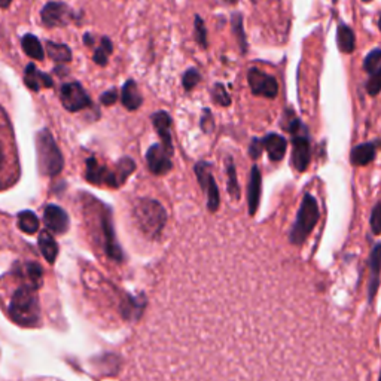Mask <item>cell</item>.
I'll return each mask as SVG.
<instances>
[{
	"instance_id": "4316f807",
	"label": "cell",
	"mask_w": 381,
	"mask_h": 381,
	"mask_svg": "<svg viewBox=\"0 0 381 381\" xmlns=\"http://www.w3.org/2000/svg\"><path fill=\"white\" fill-rule=\"evenodd\" d=\"M231 28L233 33L238 42V48L242 54L247 53V39L245 33V26H243V15L242 12H233L231 15Z\"/></svg>"
},
{
	"instance_id": "f1b7e54d",
	"label": "cell",
	"mask_w": 381,
	"mask_h": 381,
	"mask_svg": "<svg viewBox=\"0 0 381 381\" xmlns=\"http://www.w3.org/2000/svg\"><path fill=\"white\" fill-rule=\"evenodd\" d=\"M364 70L368 75L381 72V49L375 48L364 60Z\"/></svg>"
},
{
	"instance_id": "ba28073f",
	"label": "cell",
	"mask_w": 381,
	"mask_h": 381,
	"mask_svg": "<svg viewBox=\"0 0 381 381\" xmlns=\"http://www.w3.org/2000/svg\"><path fill=\"white\" fill-rule=\"evenodd\" d=\"M41 18L45 27H64L76 18L73 9L63 2H48L41 11Z\"/></svg>"
},
{
	"instance_id": "83f0119b",
	"label": "cell",
	"mask_w": 381,
	"mask_h": 381,
	"mask_svg": "<svg viewBox=\"0 0 381 381\" xmlns=\"http://www.w3.org/2000/svg\"><path fill=\"white\" fill-rule=\"evenodd\" d=\"M18 228L26 234H36L39 231L37 216L30 210H24L18 215Z\"/></svg>"
},
{
	"instance_id": "8992f818",
	"label": "cell",
	"mask_w": 381,
	"mask_h": 381,
	"mask_svg": "<svg viewBox=\"0 0 381 381\" xmlns=\"http://www.w3.org/2000/svg\"><path fill=\"white\" fill-rule=\"evenodd\" d=\"M60 102H62L63 107L67 112H79L91 106V98H89L85 88L79 84L78 81L63 84L60 88Z\"/></svg>"
},
{
	"instance_id": "60d3db41",
	"label": "cell",
	"mask_w": 381,
	"mask_h": 381,
	"mask_svg": "<svg viewBox=\"0 0 381 381\" xmlns=\"http://www.w3.org/2000/svg\"><path fill=\"white\" fill-rule=\"evenodd\" d=\"M11 2H12V0H0V8L8 9L9 6H11Z\"/></svg>"
},
{
	"instance_id": "6da1fadb",
	"label": "cell",
	"mask_w": 381,
	"mask_h": 381,
	"mask_svg": "<svg viewBox=\"0 0 381 381\" xmlns=\"http://www.w3.org/2000/svg\"><path fill=\"white\" fill-rule=\"evenodd\" d=\"M9 317L19 326L35 328L41 322V307L36 290L27 286L18 287L8 307Z\"/></svg>"
},
{
	"instance_id": "ee69618b",
	"label": "cell",
	"mask_w": 381,
	"mask_h": 381,
	"mask_svg": "<svg viewBox=\"0 0 381 381\" xmlns=\"http://www.w3.org/2000/svg\"><path fill=\"white\" fill-rule=\"evenodd\" d=\"M364 3H369V2H373V0H362Z\"/></svg>"
},
{
	"instance_id": "f546056e",
	"label": "cell",
	"mask_w": 381,
	"mask_h": 381,
	"mask_svg": "<svg viewBox=\"0 0 381 381\" xmlns=\"http://www.w3.org/2000/svg\"><path fill=\"white\" fill-rule=\"evenodd\" d=\"M227 172H228V190H229V195H231L234 200H238L240 198V188H238V180H237V173H236V166L233 163V158L231 157H228Z\"/></svg>"
},
{
	"instance_id": "44dd1931",
	"label": "cell",
	"mask_w": 381,
	"mask_h": 381,
	"mask_svg": "<svg viewBox=\"0 0 381 381\" xmlns=\"http://www.w3.org/2000/svg\"><path fill=\"white\" fill-rule=\"evenodd\" d=\"M21 277L24 278V286L37 290L42 286L44 272L37 263H27L21 267Z\"/></svg>"
},
{
	"instance_id": "8fae6325",
	"label": "cell",
	"mask_w": 381,
	"mask_h": 381,
	"mask_svg": "<svg viewBox=\"0 0 381 381\" xmlns=\"http://www.w3.org/2000/svg\"><path fill=\"white\" fill-rule=\"evenodd\" d=\"M146 161H148V167L150 172H152L154 175H158V176L168 173L173 167L170 155L166 152L164 148L158 143L152 145L148 149Z\"/></svg>"
},
{
	"instance_id": "e575fe53",
	"label": "cell",
	"mask_w": 381,
	"mask_h": 381,
	"mask_svg": "<svg viewBox=\"0 0 381 381\" xmlns=\"http://www.w3.org/2000/svg\"><path fill=\"white\" fill-rule=\"evenodd\" d=\"M365 88H366V93L371 97H377L380 89H381V72L369 75V79L366 81Z\"/></svg>"
},
{
	"instance_id": "d4e9b609",
	"label": "cell",
	"mask_w": 381,
	"mask_h": 381,
	"mask_svg": "<svg viewBox=\"0 0 381 381\" xmlns=\"http://www.w3.org/2000/svg\"><path fill=\"white\" fill-rule=\"evenodd\" d=\"M46 53L48 57L57 63H70L72 62V51L64 44H55L48 41L46 42Z\"/></svg>"
},
{
	"instance_id": "4fadbf2b",
	"label": "cell",
	"mask_w": 381,
	"mask_h": 381,
	"mask_svg": "<svg viewBox=\"0 0 381 381\" xmlns=\"http://www.w3.org/2000/svg\"><path fill=\"white\" fill-rule=\"evenodd\" d=\"M85 177L88 182L96 184V185H109V186H119L118 180L114 172H109V170L103 166L97 163L96 158H88L87 159V173Z\"/></svg>"
},
{
	"instance_id": "5b68a950",
	"label": "cell",
	"mask_w": 381,
	"mask_h": 381,
	"mask_svg": "<svg viewBox=\"0 0 381 381\" xmlns=\"http://www.w3.org/2000/svg\"><path fill=\"white\" fill-rule=\"evenodd\" d=\"M320 218L319 204L316 198L310 194H305L301 203L299 212L296 216V222L290 231V243L292 245H303L305 238L313 231L317 220Z\"/></svg>"
},
{
	"instance_id": "5bb4252c",
	"label": "cell",
	"mask_w": 381,
	"mask_h": 381,
	"mask_svg": "<svg viewBox=\"0 0 381 381\" xmlns=\"http://www.w3.org/2000/svg\"><path fill=\"white\" fill-rule=\"evenodd\" d=\"M24 84L32 91H41L42 88H51L54 85L53 78L41 72L33 63H28L24 70Z\"/></svg>"
},
{
	"instance_id": "30bf717a",
	"label": "cell",
	"mask_w": 381,
	"mask_h": 381,
	"mask_svg": "<svg viewBox=\"0 0 381 381\" xmlns=\"http://www.w3.org/2000/svg\"><path fill=\"white\" fill-rule=\"evenodd\" d=\"M150 119H152V125L157 130L158 137L161 139V146L164 148L166 152L172 157L175 152L172 139V116H170V114L164 112V110H158V112L150 116Z\"/></svg>"
},
{
	"instance_id": "ffe728a7",
	"label": "cell",
	"mask_w": 381,
	"mask_h": 381,
	"mask_svg": "<svg viewBox=\"0 0 381 381\" xmlns=\"http://www.w3.org/2000/svg\"><path fill=\"white\" fill-rule=\"evenodd\" d=\"M337 45L341 53L344 54H352L355 51L356 46V36L352 27H348L347 24L341 23L337 30Z\"/></svg>"
},
{
	"instance_id": "52a82bcc",
	"label": "cell",
	"mask_w": 381,
	"mask_h": 381,
	"mask_svg": "<svg viewBox=\"0 0 381 381\" xmlns=\"http://www.w3.org/2000/svg\"><path fill=\"white\" fill-rule=\"evenodd\" d=\"M247 82L254 96H263L267 98H276L278 94V84L276 78L265 73L258 67L249 69Z\"/></svg>"
},
{
	"instance_id": "8d00e7d4",
	"label": "cell",
	"mask_w": 381,
	"mask_h": 381,
	"mask_svg": "<svg viewBox=\"0 0 381 381\" xmlns=\"http://www.w3.org/2000/svg\"><path fill=\"white\" fill-rule=\"evenodd\" d=\"M200 125H202V130L204 133L213 132L215 121H213V116H212V112H210V109H204L203 116H202V123H200Z\"/></svg>"
},
{
	"instance_id": "1f68e13d",
	"label": "cell",
	"mask_w": 381,
	"mask_h": 381,
	"mask_svg": "<svg viewBox=\"0 0 381 381\" xmlns=\"http://www.w3.org/2000/svg\"><path fill=\"white\" fill-rule=\"evenodd\" d=\"M136 170V164L132 158H123L121 161L118 163V172H115L118 185H123L125 182V179L132 175Z\"/></svg>"
},
{
	"instance_id": "484cf974",
	"label": "cell",
	"mask_w": 381,
	"mask_h": 381,
	"mask_svg": "<svg viewBox=\"0 0 381 381\" xmlns=\"http://www.w3.org/2000/svg\"><path fill=\"white\" fill-rule=\"evenodd\" d=\"M112 53H114V42L110 41V37L103 36L102 39H100L98 48H96V51L93 54V62L100 67H105L109 62V57L112 55Z\"/></svg>"
},
{
	"instance_id": "7bdbcfd3",
	"label": "cell",
	"mask_w": 381,
	"mask_h": 381,
	"mask_svg": "<svg viewBox=\"0 0 381 381\" xmlns=\"http://www.w3.org/2000/svg\"><path fill=\"white\" fill-rule=\"evenodd\" d=\"M3 159H5L3 150H2V148H0V168H2V166H3Z\"/></svg>"
},
{
	"instance_id": "277c9868",
	"label": "cell",
	"mask_w": 381,
	"mask_h": 381,
	"mask_svg": "<svg viewBox=\"0 0 381 381\" xmlns=\"http://www.w3.org/2000/svg\"><path fill=\"white\" fill-rule=\"evenodd\" d=\"M134 219L140 231L149 238H155L166 227L167 213L155 200L143 198L134 207Z\"/></svg>"
},
{
	"instance_id": "603a6c76",
	"label": "cell",
	"mask_w": 381,
	"mask_h": 381,
	"mask_svg": "<svg viewBox=\"0 0 381 381\" xmlns=\"http://www.w3.org/2000/svg\"><path fill=\"white\" fill-rule=\"evenodd\" d=\"M21 46H23V51L33 60H41L45 58V51H44V46L41 44V41L39 39L32 35V33H27L23 36L21 39Z\"/></svg>"
},
{
	"instance_id": "4dcf8cb0",
	"label": "cell",
	"mask_w": 381,
	"mask_h": 381,
	"mask_svg": "<svg viewBox=\"0 0 381 381\" xmlns=\"http://www.w3.org/2000/svg\"><path fill=\"white\" fill-rule=\"evenodd\" d=\"M212 102L215 105L222 106V107L231 106V103H233L231 96L228 94V91H227V88L224 87V84H220V82L215 84L213 89H212Z\"/></svg>"
},
{
	"instance_id": "f35d334b",
	"label": "cell",
	"mask_w": 381,
	"mask_h": 381,
	"mask_svg": "<svg viewBox=\"0 0 381 381\" xmlns=\"http://www.w3.org/2000/svg\"><path fill=\"white\" fill-rule=\"evenodd\" d=\"M263 143H260L259 139H254L252 143H250L249 146V155L252 157L254 159H258L260 157V154H263Z\"/></svg>"
},
{
	"instance_id": "74e56055",
	"label": "cell",
	"mask_w": 381,
	"mask_h": 381,
	"mask_svg": "<svg viewBox=\"0 0 381 381\" xmlns=\"http://www.w3.org/2000/svg\"><path fill=\"white\" fill-rule=\"evenodd\" d=\"M371 228H373V233L375 236L380 234V204H375L373 213H371Z\"/></svg>"
},
{
	"instance_id": "ac0fdd59",
	"label": "cell",
	"mask_w": 381,
	"mask_h": 381,
	"mask_svg": "<svg viewBox=\"0 0 381 381\" xmlns=\"http://www.w3.org/2000/svg\"><path fill=\"white\" fill-rule=\"evenodd\" d=\"M260 173L258 166L252 167L249 179V189H247V206H249V215H255L258 206H259V197H260Z\"/></svg>"
},
{
	"instance_id": "3957f363",
	"label": "cell",
	"mask_w": 381,
	"mask_h": 381,
	"mask_svg": "<svg viewBox=\"0 0 381 381\" xmlns=\"http://www.w3.org/2000/svg\"><path fill=\"white\" fill-rule=\"evenodd\" d=\"M36 154L39 172L45 176L54 177L62 173L64 167V159L58 145L48 128L41 130L36 134Z\"/></svg>"
},
{
	"instance_id": "9c48e42d",
	"label": "cell",
	"mask_w": 381,
	"mask_h": 381,
	"mask_svg": "<svg viewBox=\"0 0 381 381\" xmlns=\"http://www.w3.org/2000/svg\"><path fill=\"white\" fill-rule=\"evenodd\" d=\"M195 175L200 185H202V189L206 190L207 194V206L210 212H216L219 207V189L212 175V167L204 161H200L195 166Z\"/></svg>"
},
{
	"instance_id": "e0dca14e",
	"label": "cell",
	"mask_w": 381,
	"mask_h": 381,
	"mask_svg": "<svg viewBox=\"0 0 381 381\" xmlns=\"http://www.w3.org/2000/svg\"><path fill=\"white\" fill-rule=\"evenodd\" d=\"M121 103L127 110H130V112H132V110H137L143 105V96L140 94L134 79H128V81L123 85Z\"/></svg>"
},
{
	"instance_id": "d6986e66",
	"label": "cell",
	"mask_w": 381,
	"mask_h": 381,
	"mask_svg": "<svg viewBox=\"0 0 381 381\" xmlns=\"http://www.w3.org/2000/svg\"><path fill=\"white\" fill-rule=\"evenodd\" d=\"M377 155V143L374 142H366L362 145H357L352 149V154H350V161L353 166L362 167L374 161Z\"/></svg>"
},
{
	"instance_id": "d6a6232c",
	"label": "cell",
	"mask_w": 381,
	"mask_h": 381,
	"mask_svg": "<svg viewBox=\"0 0 381 381\" xmlns=\"http://www.w3.org/2000/svg\"><path fill=\"white\" fill-rule=\"evenodd\" d=\"M194 39H195V42L200 46H202L203 49H206L209 46L206 23H204V19L200 15H195V19H194Z\"/></svg>"
},
{
	"instance_id": "7c38bea8",
	"label": "cell",
	"mask_w": 381,
	"mask_h": 381,
	"mask_svg": "<svg viewBox=\"0 0 381 381\" xmlns=\"http://www.w3.org/2000/svg\"><path fill=\"white\" fill-rule=\"evenodd\" d=\"M44 222L49 231L55 233V234L67 233L69 225H70L69 215L64 212L62 207L55 206V204H49L45 207Z\"/></svg>"
},
{
	"instance_id": "7a4b0ae2",
	"label": "cell",
	"mask_w": 381,
	"mask_h": 381,
	"mask_svg": "<svg viewBox=\"0 0 381 381\" xmlns=\"http://www.w3.org/2000/svg\"><path fill=\"white\" fill-rule=\"evenodd\" d=\"M282 119V127L292 136V164L298 172H305L312 158L308 130L292 109H285Z\"/></svg>"
},
{
	"instance_id": "7402d4cb",
	"label": "cell",
	"mask_w": 381,
	"mask_h": 381,
	"mask_svg": "<svg viewBox=\"0 0 381 381\" xmlns=\"http://www.w3.org/2000/svg\"><path fill=\"white\" fill-rule=\"evenodd\" d=\"M39 249H41V252L44 255V258L46 259V263L54 264L57 255H58V245L55 242V238L51 236L49 231H42L39 234Z\"/></svg>"
},
{
	"instance_id": "9a60e30c",
	"label": "cell",
	"mask_w": 381,
	"mask_h": 381,
	"mask_svg": "<svg viewBox=\"0 0 381 381\" xmlns=\"http://www.w3.org/2000/svg\"><path fill=\"white\" fill-rule=\"evenodd\" d=\"M260 143H263V149L267 150V154L272 161L277 163V161H282V159L285 158L287 142L283 136L276 134V133H269L263 140H260Z\"/></svg>"
},
{
	"instance_id": "2e32d148",
	"label": "cell",
	"mask_w": 381,
	"mask_h": 381,
	"mask_svg": "<svg viewBox=\"0 0 381 381\" xmlns=\"http://www.w3.org/2000/svg\"><path fill=\"white\" fill-rule=\"evenodd\" d=\"M102 234H103V242H105V250L109 258H112L115 260H121L123 259V252L119 246L116 245L115 240V233L112 228V222H110V216L109 213H105L102 218Z\"/></svg>"
},
{
	"instance_id": "b9f144b4",
	"label": "cell",
	"mask_w": 381,
	"mask_h": 381,
	"mask_svg": "<svg viewBox=\"0 0 381 381\" xmlns=\"http://www.w3.org/2000/svg\"><path fill=\"white\" fill-rule=\"evenodd\" d=\"M220 2L225 3V5H236L238 0H220Z\"/></svg>"
},
{
	"instance_id": "cb8c5ba5",
	"label": "cell",
	"mask_w": 381,
	"mask_h": 381,
	"mask_svg": "<svg viewBox=\"0 0 381 381\" xmlns=\"http://www.w3.org/2000/svg\"><path fill=\"white\" fill-rule=\"evenodd\" d=\"M371 280H369V299H373L377 294V289L380 285V245H375L373 249V255H371Z\"/></svg>"
},
{
	"instance_id": "836d02e7",
	"label": "cell",
	"mask_w": 381,
	"mask_h": 381,
	"mask_svg": "<svg viewBox=\"0 0 381 381\" xmlns=\"http://www.w3.org/2000/svg\"><path fill=\"white\" fill-rule=\"evenodd\" d=\"M202 78L203 76L198 72V69H195V67L188 69L182 76V85L185 88V91H190V89H194L197 87V84H200V81H202Z\"/></svg>"
},
{
	"instance_id": "ab89813d",
	"label": "cell",
	"mask_w": 381,
	"mask_h": 381,
	"mask_svg": "<svg viewBox=\"0 0 381 381\" xmlns=\"http://www.w3.org/2000/svg\"><path fill=\"white\" fill-rule=\"evenodd\" d=\"M84 44L87 46H94L96 45V37L91 33H85L84 35Z\"/></svg>"
},
{
	"instance_id": "d590c367",
	"label": "cell",
	"mask_w": 381,
	"mask_h": 381,
	"mask_svg": "<svg viewBox=\"0 0 381 381\" xmlns=\"http://www.w3.org/2000/svg\"><path fill=\"white\" fill-rule=\"evenodd\" d=\"M119 98V93L116 88H112V89H107V91H105L102 96H100V103L105 105V106H114Z\"/></svg>"
}]
</instances>
